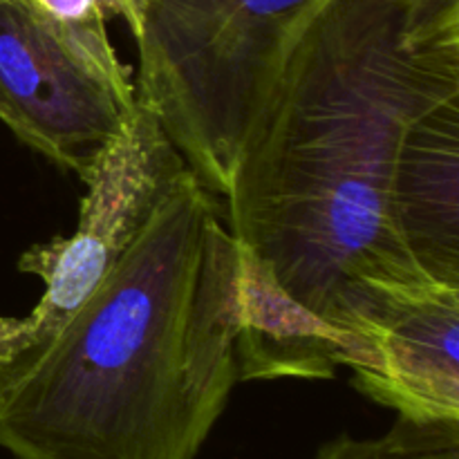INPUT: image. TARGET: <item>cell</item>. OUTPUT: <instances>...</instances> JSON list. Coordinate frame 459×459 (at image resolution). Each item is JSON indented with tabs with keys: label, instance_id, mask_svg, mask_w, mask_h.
<instances>
[{
	"label": "cell",
	"instance_id": "obj_1",
	"mask_svg": "<svg viewBox=\"0 0 459 459\" xmlns=\"http://www.w3.org/2000/svg\"><path fill=\"white\" fill-rule=\"evenodd\" d=\"M457 97L459 0H321L222 197L231 233L325 321L345 282L426 278L394 231V175L417 121Z\"/></svg>",
	"mask_w": 459,
	"mask_h": 459
},
{
	"label": "cell",
	"instance_id": "obj_2",
	"mask_svg": "<svg viewBox=\"0 0 459 459\" xmlns=\"http://www.w3.org/2000/svg\"><path fill=\"white\" fill-rule=\"evenodd\" d=\"M240 251L191 169L43 352L0 381L13 459H195L238 384Z\"/></svg>",
	"mask_w": 459,
	"mask_h": 459
},
{
	"label": "cell",
	"instance_id": "obj_3",
	"mask_svg": "<svg viewBox=\"0 0 459 459\" xmlns=\"http://www.w3.org/2000/svg\"><path fill=\"white\" fill-rule=\"evenodd\" d=\"M318 3L155 0L148 9L134 39L137 101L215 195L229 193L285 48Z\"/></svg>",
	"mask_w": 459,
	"mask_h": 459
},
{
	"label": "cell",
	"instance_id": "obj_4",
	"mask_svg": "<svg viewBox=\"0 0 459 459\" xmlns=\"http://www.w3.org/2000/svg\"><path fill=\"white\" fill-rule=\"evenodd\" d=\"M186 170L155 112L137 101L85 182L74 231L18 258L43 294L25 316H0V381L30 366L83 307Z\"/></svg>",
	"mask_w": 459,
	"mask_h": 459
},
{
	"label": "cell",
	"instance_id": "obj_5",
	"mask_svg": "<svg viewBox=\"0 0 459 459\" xmlns=\"http://www.w3.org/2000/svg\"><path fill=\"white\" fill-rule=\"evenodd\" d=\"M327 321L348 332L359 393L406 420L459 421V285L357 278Z\"/></svg>",
	"mask_w": 459,
	"mask_h": 459
},
{
	"label": "cell",
	"instance_id": "obj_6",
	"mask_svg": "<svg viewBox=\"0 0 459 459\" xmlns=\"http://www.w3.org/2000/svg\"><path fill=\"white\" fill-rule=\"evenodd\" d=\"M137 101H126L22 0H0V121L88 182Z\"/></svg>",
	"mask_w": 459,
	"mask_h": 459
},
{
	"label": "cell",
	"instance_id": "obj_7",
	"mask_svg": "<svg viewBox=\"0 0 459 459\" xmlns=\"http://www.w3.org/2000/svg\"><path fill=\"white\" fill-rule=\"evenodd\" d=\"M393 222L421 276L459 285V97L408 134L394 175Z\"/></svg>",
	"mask_w": 459,
	"mask_h": 459
},
{
	"label": "cell",
	"instance_id": "obj_8",
	"mask_svg": "<svg viewBox=\"0 0 459 459\" xmlns=\"http://www.w3.org/2000/svg\"><path fill=\"white\" fill-rule=\"evenodd\" d=\"M238 379H332L345 368L348 332L299 303L281 285L272 263L249 245L238 240Z\"/></svg>",
	"mask_w": 459,
	"mask_h": 459
},
{
	"label": "cell",
	"instance_id": "obj_9",
	"mask_svg": "<svg viewBox=\"0 0 459 459\" xmlns=\"http://www.w3.org/2000/svg\"><path fill=\"white\" fill-rule=\"evenodd\" d=\"M76 56L101 74L126 101H137L130 72L119 61L108 18L115 16L112 0H22Z\"/></svg>",
	"mask_w": 459,
	"mask_h": 459
},
{
	"label": "cell",
	"instance_id": "obj_10",
	"mask_svg": "<svg viewBox=\"0 0 459 459\" xmlns=\"http://www.w3.org/2000/svg\"><path fill=\"white\" fill-rule=\"evenodd\" d=\"M314 459H459V421H412L397 417L381 437L339 435Z\"/></svg>",
	"mask_w": 459,
	"mask_h": 459
},
{
	"label": "cell",
	"instance_id": "obj_11",
	"mask_svg": "<svg viewBox=\"0 0 459 459\" xmlns=\"http://www.w3.org/2000/svg\"><path fill=\"white\" fill-rule=\"evenodd\" d=\"M152 4H155V0H112L115 16L124 18V22L128 25L130 34H133L134 39H137L139 31H142L146 13Z\"/></svg>",
	"mask_w": 459,
	"mask_h": 459
}]
</instances>
